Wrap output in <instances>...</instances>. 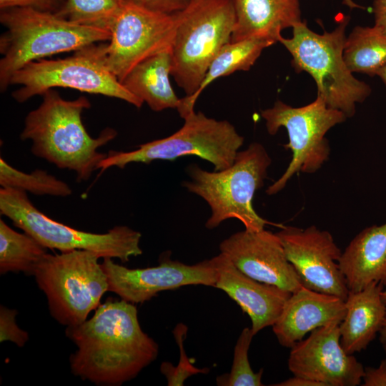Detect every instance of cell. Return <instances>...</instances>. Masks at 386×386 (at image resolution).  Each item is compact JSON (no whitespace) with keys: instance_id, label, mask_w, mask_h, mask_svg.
Segmentation results:
<instances>
[{"instance_id":"obj_37","label":"cell","mask_w":386,"mask_h":386,"mask_svg":"<svg viewBox=\"0 0 386 386\" xmlns=\"http://www.w3.org/2000/svg\"><path fill=\"white\" fill-rule=\"evenodd\" d=\"M376 75L382 79V81L386 86V64L377 71Z\"/></svg>"},{"instance_id":"obj_12","label":"cell","mask_w":386,"mask_h":386,"mask_svg":"<svg viewBox=\"0 0 386 386\" xmlns=\"http://www.w3.org/2000/svg\"><path fill=\"white\" fill-rule=\"evenodd\" d=\"M176 23L175 14L127 1L110 29L106 46L107 66L120 82L137 64L172 48Z\"/></svg>"},{"instance_id":"obj_23","label":"cell","mask_w":386,"mask_h":386,"mask_svg":"<svg viewBox=\"0 0 386 386\" xmlns=\"http://www.w3.org/2000/svg\"><path fill=\"white\" fill-rule=\"evenodd\" d=\"M274 44L275 42L269 39L250 38L225 44L213 59L197 91L181 99L177 109L180 117L184 119L194 111V104L200 94L213 81L237 71L249 70L262 51Z\"/></svg>"},{"instance_id":"obj_39","label":"cell","mask_w":386,"mask_h":386,"mask_svg":"<svg viewBox=\"0 0 386 386\" xmlns=\"http://www.w3.org/2000/svg\"><path fill=\"white\" fill-rule=\"evenodd\" d=\"M381 297H382V301L385 302V304L386 305V290H383L381 292Z\"/></svg>"},{"instance_id":"obj_30","label":"cell","mask_w":386,"mask_h":386,"mask_svg":"<svg viewBox=\"0 0 386 386\" xmlns=\"http://www.w3.org/2000/svg\"><path fill=\"white\" fill-rule=\"evenodd\" d=\"M17 310L0 307V342L10 341L22 347L29 340V334L16 324Z\"/></svg>"},{"instance_id":"obj_2","label":"cell","mask_w":386,"mask_h":386,"mask_svg":"<svg viewBox=\"0 0 386 386\" xmlns=\"http://www.w3.org/2000/svg\"><path fill=\"white\" fill-rule=\"evenodd\" d=\"M41 96L40 105L26 116L20 139L31 141L36 157L74 172L79 182L88 180L107 155L98 149L113 140L117 132L108 127L96 138L89 134L81 114L91 103L84 96L66 100L54 89Z\"/></svg>"},{"instance_id":"obj_17","label":"cell","mask_w":386,"mask_h":386,"mask_svg":"<svg viewBox=\"0 0 386 386\" xmlns=\"http://www.w3.org/2000/svg\"><path fill=\"white\" fill-rule=\"evenodd\" d=\"M213 258L216 269L214 287L224 291L249 316L253 334L272 326L292 292L248 277L222 252Z\"/></svg>"},{"instance_id":"obj_38","label":"cell","mask_w":386,"mask_h":386,"mask_svg":"<svg viewBox=\"0 0 386 386\" xmlns=\"http://www.w3.org/2000/svg\"><path fill=\"white\" fill-rule=\"evenodd\" d=\"M347 4L350 6V7H360L357 4H355L354 2H352V0H347Z\"/></svg>"},{"instance_id":"obj_31","label":"cell","mask_w":386,"mask_h":386,"mask_svg":"<svg viewBox=\"0 0 386 386\" xmlns=\"http://www.w3.org/2000/svg\"><path fill=\"white\" fill-rule=\"evenodd\" d=\"M66 1V0H0V9L22 7L58 14L64 6Z\"/></svg>"},{"instance_id":"obj_33","label":"cell","mask_w":386,"mask_h":386,"mask_svg":"<svg viewBox=\"0 0 386 386\" xmlns=\"http://www.w3.org/2000/svg\"><path fill=\"white\" fill-rule=\"evenodd\" d=\"M362 382L363 386H386V358L377 367H365Z\"/></svg>"},{"instance_id":"obj_9","label":"cell","mask_w":386,"mask_h":386,"mask_svg":"<svg viewBox=\"0 0 386 386\" xmlns=\"http://www.w3.org/2000/svg\"><path fill=\"white\" fill-rule=\"evenodd\" d=\"M183 126L172 135L140 144L129 152L110 150L97 170L117 167L124 169L132 162L149 164L155 160L174 161L184 156H196L210 162L214 171L230 167L244 137L227 120L207 117L193 111L184 118Z\"/></svg>"},{"instance_id":"obj_22","label":"cell","mask_w":386,"mask_h":386,"mask_svg":"<svg viewBox=\"0 0 386 386\" xmlns=\"http://www.w3.org/2000/svg\"><path fill=\"white\" fill-rule=\"evenodd\" d=\"M172 68V50L169 49L137 64L121 83L154 112L177 109L181 99L176 95L169 81Z\"/></svg>"},{"instance_id":"obj_1","label":"cell","mask_w":386,"mask_h":386,"mask_svg":"<svg viewBox=\"0 0 386 386\" xmlns=\"http://www.w3.org/2000/svg\"><path fill=\"white\" fill-rule=\"evenodd\" d=\"M76 346L71 372L99 386H119L135 378L159 355V345L143 331L134 304L108 299L80 325L66 327Z\"/></svg>"},{"instance_id":"obj_21","label":"cell","mask_w":386,"mask_h":386,"mask_svg":"<svg viewBox=\"0 0 386 386\" xmlns=\"http://www.w3.org/2000/svg\"><path fill=\"white\" fill-rule=\"evenodd\" d=\"M384 285L372 282L358 292L349 291L346 313L340 322V344L349 355L365 350L380 331L386 316L381 292Z\"/></svg>"},{"instance_id":"obj_20","label":"cell","mask_w":386,"mask_h":386,"mask_svg":"<svg viewBox=\"0 0 386 386\" xmlns=\"http://www.w3.org/2000/svg\"><path fill=\"white\" fill-rule=\"evenodd\" d=\"M235 24L231 42L250 38L275 43L281 31L300 22L299 0H232Z\"/></svg>"},{"instance_id":"obj_19","label":"cell","mask_w":386,"mask_h":386,"mask_svg":"<svg viewBox=\"0 0 386 386\" xmlns=\"http://www.w3.org/2000/svg\"><path fill=\"white\" fill-rule=\"evenodd\" d=\"M349 291L358 292L372 282L386 286V222L359 232L338 261Z\"/></svg>"},{"instance_id":"obj_8","label":"cell","mask_w":386,"mask_h":386,"mask_svg":"<svg viewBox=\"0 0 386 386\" xmlns=\"http://www.w3.org/2000/svg\"><path fill=\"white\" fill-rule=\"evenodd\" d=\"M0 213L46 249L61 252L88 250L99 258H117L123 263L142 254L139 232L123 225L115 226L103 234L74 229L41 212L29 200L26 192L21 190L1 187Z\"/></svg>"},{"instance_id":"obj_18","label":"cell","mask_w":386,"mask_h":386,"mask_svg":"<svg viewBox=\"0 0 386 386\" xmlns=\"http://www.w3.org/2000/svg\"><path fill=\"white\" fill-rule=\"evenodd\" d=\"M345 313L342 299L302 286L292 292L272 330L282 346L291 348L315 329L340 324Z\"/></svg>"},{"instance_id":"obj_27","label":"cell","mask_w":386,"mask_h":386,"mask_svg":"<svg viewBox=\"0 0 386 386\" xmlns=\"http://www.w3.org/2000/svg\"><path fill=\"white\" fill-rule=\"evenodd\" d=\"M129 0H66L63 9L56 14L72 22L103 29H110Z\"/></svg>"},{"instance_id":"obj_10","label":"cell","mask_w":386,"mask_h":386,"mask_svg":"<svg viewBox=\"0 0 386 386\" xmlns=\"http://www.w3.org/2000/svg\"><path fill=\"white\" fill-rule=\"evenodd\" d=\"M107 43L93 44L59 59L31 61L11 76L10 85H20L13 98L23 103L56 87L101 94L127 102L137 108L144 104L129 92L107 64Z\"/></svg>"},{"instance_id":"obj_11","label":"cell","mask_w":386,"mask_h":386,"mask_svg":"<svg viewBox=\"0 0 386 386\" xmlns=\"http://www.w3.org/2000/svg\"><path fill=\"white\" fill-rule=\"evenodd\" d=\"M261 116L270 135H275L281 127L286 129L289 142L284 147L292 152L284 173L266 189L268 195L282 190L295 174H312L320 169L330 154L327 132L347 119L342 112L329 107L320 96L300 107L277 100L272 107L262 110Z\"/></svg>"},{"instance_id":"obj_29","label":"cell","mask_w":386,"mask_h":386,"mask_svg":"<svg viewBox=\"0 0 386 386\" xmlns=\"http://www.w3.org/2000/svg\"><path fill=\"white\" fill-rule=\"evenodd\" d=\"M187 332V327L182 323L177 325L173 330L180 352V359L177 366L174 367L169 362H163L160 365V371L166 377L169 386L183 385L184 380L189 377L195 374L207 373L209 372L207 368H197L190 363L183 346Z\"/></svg>"},{"instance_id":"obj_40","label":"cell","mask_w":386,"mask_h":386,"mask_svg":"<svg viewBox=\"0 0 386 386\" xmlns=\"http://www.w3.org/2000/svg\"><path fill=\"white\" fill-rule=\"evenodd\" d=\"M382 345L383 350H384V351H385V352L386 354V342L382 343Z\"/></svg>"},{"instance_id":"obj_36","label":"cell","mask_w":386,"mask_h":386,"mask_svg":"<svg viewBox=\"0 0 386 386\" xmlns=\"http://www.w3.org/2000/svg\"><path fill=\"white\" fill-rule=\"evenodd\" d=\"M379 334H380L379 339H380V342L382 344L386 342V316H385L384 322L382 324V328L380 331L379 332Z\"/></svg>"},{"instance_id":"obj_3","label":"cell","mask_w":386,"mask_h":386,"mask_svg":"<svg viewBox=\"0 0 386 386\" xmlns=\"http://www.w3.org/2000/svg\"><path fill=\"white\" fill-rule=\"evenodd\" d=\"M0 22L6 29L0 37L1 92L10 86L13 74L31 61L111 39L107 30L29 8L0 9Z\"/></svg>"},{"instance_id":"obj_34","label":"cell","mask_w":386,"mask_h":386,"mask_svg":"<svg viewBox=\"0 0 386 386\" xmlns=\"http://www.w3.org/2000/svg\"><path fill=\"white\" fill-rule=\"evenodd\" d=\"M375 26L386 34V0H374Z\"/></svg>"},{"instance_id":"obj_13","label":"cell","mask_w":386,"mask_h":386,"mask_svg":"<svg viewBox=\"0 0 386 386\" xmlns=\"http://www.w3.org/2000/svg\"><path fill=\"white\" fill-rule=\"evenodd\" d=\"M102 265L107 276L109 291L134 305L149 301L162 291L188 285L214 287L216 282L213 257L194 264H186L163 254L159 265L135 269L107 257L103 259Z\"/></svg>"},{"instance_id":"obj_5","label":"cell","mask_w":386,"mask_h":386,"mask_svg":"<svg viewBox=\"0 0 386 386\" xmlns=\"http://www.w3.org/2000/svg\"><path fill=\"white\" fill-rule=\"evenodd\" d=\"M348 22L347 16L333 31L320 34L301 21L292 26L291 38L282 36L278 41L290 53L291 64L295 71H305L315 81L317 96L329 107L342 112L350 118L355 114L356 104L364 102L372 89L354 77L345 61Z\"/></svg>"},{"instance_id":"obj_4","label":"cell","mask_w":386,"mask_h":386,"mask_svg":"<svg viewBox=\"0 0 386 386\" xmlns=\"http://www.w3.org/2000/svg\"><path fill=\"white\" fill-rule=\"evenodd\" d=\"M272 159L262 144H250L237 154L228 168L209 172L193 164L188 167L190 179L182 185L204 199L211 209L205 223L208 229L229 219L241 222L245 229L259 231L269 222L253 207L256 192L264 185Z\"/></svg>"},{"instance_id":"obj_26","label":"cell","mask_w":386,"mask_h":386,"mask_svg":"<svg viewBox=\"0 0 386 386\" xmlns=\"http://www.w3.org/2000/svg\"><path fill=\"white\" fill-rule=\"evenodd\" d=\"M0 184L2 188H11L36 195L67 197L72 194L70 187L64 181L43 169L31 173L18 170L1 157Z\"/></svg>"},{"instance_id":"obj_25","label":"cell","mask_w":386,"mask_h":386,"mask_svg":"<svg viewBox=\"0 0 386 386\" xmlns=\"http://www.w3.org/2000/svg\"><path fill=\"white\" fill-rule=\"evenodd\" d=\"M47 249L27 233H20L0 219V274L23 272L34 276Z\"/></svg>"},{"instance_id":"obj_6","label":"cell","mask_w":386,"mask_h":386,"mask_svg":"<svg viewBox=\"0 0 386 386\" xmlns=\"http://www.w3.org/2000/svg\"><path fill=\"white\" fill-rule=\"evenodd\" d=\"M171 75L186 94H194L213 59L230 42L235 24L232 0H193L174 14Z\"/></svg>"},{"instance_id":"obj_7","label":"cell","mask_w":386,"mask_h":386,"mask_svg":"<svg viewBox=\"0 0 386 386\" xmlns=\"http://www.w3.org/2000/svg\"><path fill=\"white\" fill-rule=\"evenodd\" d=\"M99 259L92 252L74 249L47 253L37 265L35 281L46 295L50 315L59 324L69 327L84 322L109 291Z\"/></svg>"},{"instance_id":"obj_35","label":"cell","mask_w":386,"mask_h":386,"mask_svg":"<svg viewBox=\"0 0 386 386\" xmlns=\"http://www.w3.org/2000/svg\"><path fill=\"white\" fill-rule=\"evenodd\" d=\"M274 386H323V385L317 381L305 377L294 375L282 382L273 384Z\"/></svg>"},{"instance_id":"obj_32","label":"cell","mask_w":386,"mask_h":386,"mask_svg":"<svg viewBox=\"0 0 386 386\" xmlns=\"http://www.w3.org/2000/svg\"><path fill=\"white\" fill-rule=\"evenodd\" d=\"M152 11L174 14L185 9L193 0H130Z\"/></svg>"},{"instance_id":"obj_16","label":"cell","mask_w":386,"mask_h":386,"mask_svg":"<svg viewBox=\"0 0 386 386\" xmlns=\"http://www.w3.org/2000/svg\"><path fill=\"white\" fill-rule=\"evenodd\" d=\"M219 249L239 271L254 279L290 292L303 286L276 233L244 229L224 239Z\"/></svg>"},{"instance_id":"obj_28","label":"cell","mask_w":386,"mask_h":386,"mask_svg":"<svg viewBox=\"0 0 386 386\" xmlns=\"http://www.w3.org/2000/svg\"><path fill=\"white\" fill-rule=\"evenodd\" d=\"M254 335L251 327H245L241 332L234 349L233 361L229 373L218 376L216 379L219 386H262L263 369L255 372L251 367L248 352Z\"/></svg>"},{"instance_id":"obj_24","label":"cell","mask_w":386,"mask_h":386,"mask_svg":"<svg viewBox=\"0 0 386 386\" xmlns=\"http://www.w3.org/2000/svg\"><path fill=\"white\" fill-rule=\"evenodd\" d=\"M343 57L352 73L376 76L386 64V34L375 26L355 27L346 39Z\"/></svg>"},{"instance_id":"obj_14","label":"cell","mask_w":386,"mask_h":386,"mask_svg":"<svg viewBox=\"0 0 386 386\" xmlns=\"http://www.w3.org/2000/svg\"><path fill=\"white\" fill-rule=\"evenodd\" d=\"M276 234L304 287L345 301L349 289L338 264L342 252L328 231L285 226Z\"/></svg>"},{"instance_id":"obj_15","label":"cell","mask_w":386,"mask_h":386,"mask_svg":"<svg viewBox=\"0 0 386 386\" xmlns=\"http://www.w3.org/2000/svg\"><path fill=\"white\" fill-rule=\"evenodd\" d=\"M339 325L332 322L315 329L290 348L288 368L294 375L323 386L361 385L365 367L342 348Z\"/></svg>"}]
</instances>
